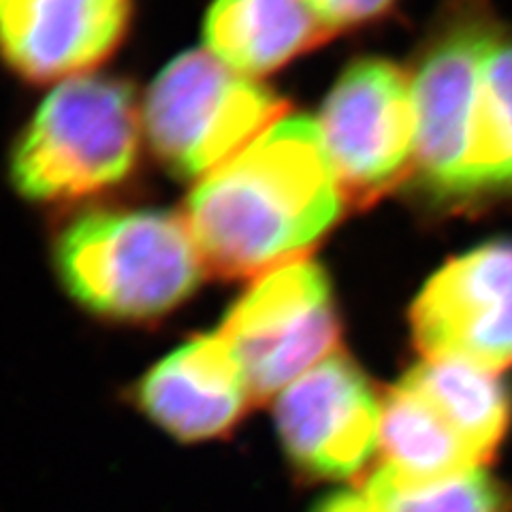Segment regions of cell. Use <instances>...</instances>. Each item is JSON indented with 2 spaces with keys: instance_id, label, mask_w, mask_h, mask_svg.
I'll use <instances>...</instances> for the list:
<instances>
[{
  "instance_id": "cell-8",
  "label": "cell",
  "mask_w": 512,
  "mask_h": 512,
  "mask_svg": "<svg viewBox=\"0 0 512 512\" xmlns=\"http://www.w3.org/2000/svg\"><path fill=\"white\" fill-rule=\"evenodd\" d=\"M425 361H463L500 374L512 367V239L446 261L410 308Z\"/></svg>"
},
{
  "instance_id": "cell-6",
  "label": "cell",
  "mask_w": 512,
  "mask_h": 512,
  "mask_svg": "<svg viewBox=\"0 0 512 512\" xmlns=\"http://www.w3.org/2000/svg\"><path fill=\"white\" fill-rule=\"evenodd\" d=\"M498 26L487 0H451L410 75L416 107L414 171L429 192L446 201L463 199L480 73Z\"/></svg>"
},
{
  "instance_id": "cell-14",
  "label": "cell",
  "mask_w": 512,
  "mask_h": 512,
  "mask_svg": "<svg viewBox=\"0 0 512 512\" xmlns=\"http://www.w3.org/2000/svg\"><path fill=\"white\" fill-rule=\"evenodd\" d=\"M404 380L434 406L442 419L489 461L512 421V399L504 380L463 361H423Z\"/></svg>"
},
{
  "instance_id": "cell-5",
  "label": "cell",
  "mask_w": 512,
  "mask_h": 512,
  "mask_svg": "<svg viewBox=\"0 0 512 512\" xmlns=\"http://www.w3.org/2000/svg\"><path fill=\"white\" fill-rule=\"evenodd\" d=\"M218 331L233 348L256 402L278 397L338 352L342 323L325 269L299 259L254 278Z\"/></svg>"
},
{
  "instance_id": "cell-16",
  "label": "cell",
  "mask_w": 512,
  "mask_h": 512,
  "mask_svg": "<svg viewBox=\"0 0 512 512\" xmlns=\"http://www.w3.org/2000/svg\"><path fill=\"white\" fill-rule=\"evenodd\" d=\"M363 493L376 512H512V493L483 468L436 480H404L380 466Z\"/></svg>"
},
{
  "instance_id": "cell-12",
  "label": "cell",
  "mask_w": 512,
  "mask_h": 512,
  "mask_svg": "<svg viewBox=\"0 0 512 512\" xmlns=\"http://www.w3.org/2000/svg\"><path fill=\"white\" fill-rule=\"evenodd\" d=\"M329 37L306 0H214L205 15L210 54L248 77L274 73Z\"/></svg>"
},
{
  "instance_id": "cell-13",
  "label": "cell",
  "mask_w": 512,
  "mask_h": 512,
  "mask_svg": "<svg viewBox=\"0 0 512 512\" xmlns=\"http://www.w3.org/2000/svg\"><path fill=\"white\" fill-rule=\"evenodd\" d=\"M378 448L382 468L404 480H436L485 463L404 378L382 399Z\"/></svg>"
},
{
  "instance_id": "cell-18",
  "label": "cell",
  "mask_w": 512,
  "mask_h": 512,
  "mask_svg": "<svg viewBox=\"0 0 512 512\" xmlns=\"http://www.w3.org/2000/svg\"><path fill=\"white\" fill-rule=\"evenodd\" d=\"M312 512H376V508L365 493L342 491L320 500Z\"/></svg>"
},
{
  "instance_id": "cell-2",
  "label": "cell",
  "mask_w": 512,
  "mask_h": 512,
  "mask_svg": "<svg viewBox=\"0 0 512 512\" xmlns=\"http://www.w3.org/2000/svg\"><path fill=\"white\" fill-rule=\"evenodd\" d=\"M73 301L111 323H152L180 308L205 274L188 222L167 210H90L54 242Z\"/></svg>"
},
{
  "instance_id": "cell-1",
  "label": "cell",
  "mask_w": 512,
  "mask_h": 512,
  "mask_svg": "<svg viewBox=\"0 0 512 512\" xmlns=\"http://www.w3.org/2000/svg\"><path fill=\"white\" fill-rule=\"evenodd\" d=\"M348 205L318 122L286 114L190 192L186 222L205 271L259 278L306 259Z\"/></svg>"
},
{
  "instance_id": "cell-10",
  "label": "cell",
  "mask_w": 512,
  "mask_h": 512,
  "mask_svg": "<svg viewBox=\"0 0 512 512\" xmlns=\"http://www.w3.org/2000/svg\"><path fill=\"white\" fill-rule=\"evenodd\" d=\"M135 0H0V60L28 84L84 77L131 28Z\"/></svg>"
},
{
  "instance_id": "cell-4",
  "label": "cell",
  "mask_w": 512,
  "mask_h": 512,
  "mask_svg": "<svg viewBox=\"0 0 512 512\" xmlns=\"http://www.w3.org/2000/svg\"><path fill=\"white\" fill-rule=\"evenodd\" d=\"M286 114L288 103L256 77L186 52L150 86L143 133L169 173L201 182Z\"/></svg>"
},
{
  "instance_id": "cell-15",
  "label": "cell",
  "mask_w": 512,
  "mask_h": 512,
  "mask_svg": "<svg viewBox=\"0 0 512 512\" xmlns=\"http://www.w3.org/2000/svg\"><path fill=\"white\" fill-rule=\"evenodd\" d=\"M500 192H512V32L502 24L483 60L461 201Z\"/></svg>"
},
{
  "instance_id": "cell-7",
  "label": "cell",
  "mask_w": 512,
  "mask_h": 512,
  "mask_svg": "<svg viewBox=\"0 0 512 512\" xmlns=\"http://www.w3.org/2000/svg\"><path fill=\"white\" fill-rule=\"evenodd\" d=\"M318 128L346 201H378L416 169L410 73L384 58L348 64L327 94Z\"/></svg>"
},
{
  "instance_id": "cell-3",
  "label": "cell",
  "mask_w": 512,
  "mask_h": 512,
  "mask_svg": "<svg viewBox=\"0 0 512 512\" xmlns=\"http://www.w3.org/2000/svg\"><path fill=\"white\" fill-rule=\"evenodd\" d=\"M143 114L131 84L84 75L62 82L37 109L11 152L13 188L32 203L67 205L131 178Z\"/></svg>"
},
{
  "instance_id": "cell-9",
  "label": "cell",
  "mask_w": 512,
  "mask_h": 512,
  "mask_svg": "<svg viewBox=\"0 0 512 512\" xmlns=\"http://www.w3.org/2000/svg\"><path fill=\"white\" fill-rule=\"evenodd\" d=\"M274 410L284 453L306 478L357 476L378 448L382 399L340 350L288 384Z\"/></svg>"
},
{
  "instance_id": "cell-17",
  "label": "cell",
  "mask_w": 512,
  "mask_h": 512,
  "mask_svg": "<svg viewBox=\"0 0 512 512\" xmlns=\"http://www.w3.org/2000/svg\"><path fill=\"white\" fill-rule=\"evenodd\" d=\"M397 0H306L331 35L372 24L389 15Z\"/></svg>"
},
{
  "instance_id": "cell-11",
  "label": "cell",
  "mask_w": 512,
  "mask_h": 512,
  "mask_svg": "<svg viewBox=\"0 0 512 512\" xmlns=\"http://www.w3.org/2000/svg\"><path fill=\"white\" fill-rule=\"evenodd\" d=\"M133 397L156 427L186 444L227 436L254 402L220 331L197 335L160 359L135 384Z\"/></svg>"
}]
</instances>
